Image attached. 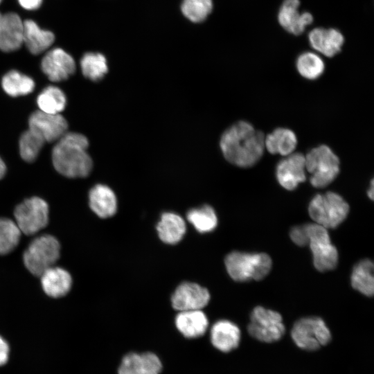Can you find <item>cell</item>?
Returning a JSON list of instances; mask_svg holds the SVG:
<instances>
[{
    "label": "cell",
    "mask_w": 374,
    "mask_h": 374,
    "mask_svg": "<svg viewBox=\"0 0 374 374\" xmlns=\"http://www.w3.org/2000/svg\"><path fill=\"white\" fill-rule=\"evenodd\" d=\"M6 172V166L3 159L0 157V179L4 177Z\"/></svg>",
    "instance_id": "obj_38"
},
{
    "label": "cell",
    "mask_w": 374,
    "mask_h": 374,
    "mask_svg": "<svg viewBox=\"0 0 374 374\" xmlns=\"http://www.w3.org/2000/svg\"><path fill=\"white\" fill-rule=\"evenodd\" d=\"M24 21L15 12H0V50L11 52L23 44Z\"/></svg>",
    "instance_id": "obj_18"
},
{
    "label": "cell",
    "mask_w": 374,
    "mask_h": 374,
    "mask_svg": "<svg viewBox=\"0 0 374 374\" xmlns=\"http://www.w3.org/2000/svg\"><path fill=\"white\" fill-rule=\"evenodd\" d=\"M45 141L35 132L30 129L25 131L20 136L19 147L22 159L26 162H33L38 157Z\"/></svg>",
    "instance_id": "obj_33"
},
{
    "label": "cell",
    "mask_w": 374,
    "mask_h": 374,
    "mask_svg": "<svg viewBox=\"0 0 374 374\" xmlns=\"http://www.w3.org/2000/svg\"><path fill=\"white\" fill-rule=\"evenodd\" d=\"M210 300L208 291L201 285L184 282L175 290L171 297L174 309L180 311L202 310Z\"/></svg>",
    "instance_id": "obj_13"
},
{
    "label": "cell",
    "mask_w": 374,
    "mask_h": 374,
    "mask_svg": "<svg viewBox=\"0 0 374 374\" xmlns=\"http://www.w3.org/2000/svg\"><path fill=\"white\" fill-rule=\"evenodd\" d=\"M299 0H284L277 15L280 26L287 32L299 35L314 21L313 15L308 12H301Z\"/></svg>",
    "instance_id": "obj_15"
},
{
    "label": "cell",
    "mask_w": 374,
    "mask_h": 374,
    "mask_svg": "<svg viewBox=\"0 0 374 374\" xmlns=\"http://www.w3.org/2000/svg\"><path fill=\"white\" fill-rule=\"evenodd\" d=\"M212 0H183L181 9L183 15L190 21L202 22L213 10Z\"/></svg>",
    "instance_id": "obj_34"
},
{
    "label": "cell",
    "mask_w": 374,
    "mask_h": 374,
    "mask_svg": "<svg viewBox=\"0 0 374 374\" xmlns=\"http://www.w3.org/2000/svg\"><path fill=\"white\" fill-rule=\"evenodd\" d=\"M188 221L199 233L211 232L217 225V217L214 209L209 205L192 208L186 214Z\"/></svg>",
    "instance_id": "obj_31"
},
{
    "label": "cell",
    "mask_w": 374,
    "mask_h": 374,
    "mask_svg": "<svg viewBox=\"0 0 374 374\" xmlns=\"http://www.w3.org/2000/svg\"><path fill=\"white\" fill-rule=\"evenodd\" d=\"M19 5L28 10H35L40 7L42 0H18Z\"/></svg>",
    "instance_id": "obj_37"
},
{
    "label": "cell",
    "mask_w": 374,
    "mask_h": 374,
    "mask_svg": "<svg viewBox=\"0 0 374 374\" xmlns=\"http://www.w3.org/2000/svg\"><path fill=\"white\" fill-rule=\"evenodd\" d=\"M21 233L15 221L0 217V255L11 252L17 246Z\"/></svg>",
    "instance_id": "obj_32"
},
{
    "label": "cell",
    "mask_w": 374,
    "mask_h": 374,
    "mask_svg": "<svg viewBox=\"0 0 374 374\" xmlns=\"http://www.w3.org/2000/svg\"><path fill=\"white\" fill-rule=\"evenodd\" d=\"M55 35L49 30L40 28L31 19L24 21L23 43L33 55H38L48 49L54 42Z\"/></svg>",
    "instance_id": "obj_23"
},
{
    "label": "cell",
    "mask_w": 374,
    "mask_h": 374,
    "mask_svg": "<svg viewBox=\"0 0 374 374\" xmlns=\"http://www.w3.org/2000/svg\"><path fill=\"white\" fill-rule=\"evenodd\" d=\"M60 244L53 235L44 234L35 238L29 244L23 255L27 269L34 276L42 273L56 262L60 257Z\"/></svg>",
    "instance_id": "obj_6"
},
{
    "label": "cell",
    "mask_w": 374,
    "mask_h": 374,
    "mask_svg": "<svg viewBox=\"0 0 374 374\" xmlns=\"http://www.w3.org/2000/svg\"><path fill=\"white\" fill-rule=\"evenodd\" d=\"M83 75L90 80L97 82L103 78L108 71L105 57L99 53H87L80 60Z\"/></svg>",
    "instance_id": "obj_30"
},
{
    "label": "cell",
    "mask_w": 374,
    "mask_h": 374,
    "mask_svg": "<svg viewBox=\"0 0 374 374\" xmlns=\"http://www.w3.org/2000/svg\"><path fill=\"white\" fill-rule=\"evenodd\" d=\"M175 325L184 337L197 338L206 332L208 321L201 310L180 311L175 318Z\"/></svg>",
    "instance_id": "obj_22"
},
{
    "label": "cell",
    "mask_w": 374,
    "mask_h": 374,
    "mask_svg": "<svg viewBox=\"0 0 374 374\" xmlns=\"http://www.w3.org/2000/svg\"><path fill=\"white\" fill-rule=\"evenodd\" d=\"M304 227L315 268L322 272L335 269L338 251L331 243L327 229L317 223L305 224Z\"/></svg>",
    "instance_id": "obj_8"
},
{
    "label": "cell",
    "mask_w": 374,
    "mask_h": 374,
    "mask_svg": "<svg viewBox=\"0 0 374 374\" xmlns=\"http://www.w3.org/2000/svg\"><path fill=\"white\" fill-rule=\"evenodd\" d=\"M264 144L265 150L270 154L285 157L294 152L297 137L290 129L278 127L265 136Z\"/></svg>",
    "instance_id": "obj_24"
},
{
    "label": "cell",
    "mask_w": 374,
    "mask_h": 374,
    "mask_svg": "<svg viewBox=\"0 0 374 374\" xmlns=\"http://www.w3.org/2000/svg\"><path fill=\"white\" fill-rule=\"evenodd\" d=\"M44 292L53 298L65 296L71 290L72 278L63 268L51 267L40 276Z\"/></svg>",
    "instance_id": "obj_21"
},
{
    "label": "cell",
    "mask_w": 374,
    "mask_h": 374,
    "mask_svg": "<svg viewBox=\"0 0 374 374\" xmlns=\"http://www.w3.org/2000/svg\"><path fill=\"white\" fill-rule=\"evenodd\" d=\"M89 204L91 211L101 218H107L117 210V199L114 192L107 186L96 184L89 193Z\"/></svg>",
    "instance_id": "obj_20"
},
{
    "label": "cell",
    "mask_w": 374,
    "mask_h": 374,
    "mask_svg": "<svg viewBox=\"0 0 374 374\" xmlns=\"http://www.w3.org/2000/svg\"><path fill=\"white\" fill-rule=\"evenodd\" d=\"M157 230L159 238L163 242L175 244L182 239L186 227L184 220L180 215L166 212L161 215Z\"/></svg>",
    "instance_id": "obj_25"
},
{
    "label": "cell",
    "mask_w": 374,
    "mask_h": 374,
    "mask_svg": "<svg viewBox=\"0 0 374 374\" xmlns=\"http://www.w3.org/2000/svg\"><path fill=\"white\" fill-rule=\"evenodd\" d=\"M1 1H2V0H0V3H1Z\"/></svg>",
    "instance_id": "obj_40"
},
{
    "label": "cell",
    "mask_w": 374,
    "mask_h": 374,
    "mask_svg": "<svg viewBox=\"0 0 374 374\" xmlns=\"http://www.w3.org/2000/svg\"><path fill=\"white\" fill-rule=\"evenodd\" d=\"M210 338L215 348L223 353H229L239 346L241 332L238 326L232 321L220 320L211 327Z\"/></svg>",
    "instance_id": "obj_19"
},
{
    "label": "cell",
    "mask_w": 374,
    "mask_h": 374,
    "mask_svg": "<svg viewBox=\"0 0 374 374\" xmlns=\"http://www.w3.org/2000/svg\"><path fill=\"white\" fill-rule=\"evenodd\" d=\"M265 135L249 122L239 121L221 136L220 147L224 158L231 164L249 168L254 166L265 151Z\"/></svg>",
    "instance_id": "obj_1"
},
{
    "label": "cell",
    "mask_w": 374,
    "mask_h": 374,
    "mask_svg": "<svg viewBox=\"0 0 374 374\" xmlns=\"http://www.w3.org/2000/svg\"><path fill=\"white\" fill-rule=\"evenodd\" d=\"M29 129L37 133L45 142L58 141L66 132L68 123L60 114H49L41 110L31 114L28 118Z\"/></svg>",
    "instance_id": "obj_11"
},
{
    "label": "cell",
    "mask_w": 374,
    "mask_h": 374,
    "mask_svg": "<svg viewBox=\"0 0 374 374\" xmlns=\"http://www.w3.org/2000/svg\"><path fill=\"white\" fill-rule=\"evenodd\" d=\"M305 168L310 182L315 188H324L331 184L340 171L339 157L326 145L310 150L305 155Z\"/></svg>",
    "instance_id": "obj_4"
},
{
    "label": "cell",
    "mask_w": 374,
    "mask_h": 374,
    "mask_svg": "<svg viewBox=\"0 0 374 374\" xmlns=\"http://www.w3.org/2000/svg\"><path fill=\"white\" fill-rule=\"evenodd\" d=\"M39 110L49 114H60L65 108L66 98L62 89L55 86L44 88L37 98Z\"/></svg>",
    "instance_id": "obj_28"
},
{
    "label": "cell",
    "mask_w": 374,
    "mask_h": 374,
    "mask_svg": "<svg viewBox=\"0 0 374 374\" xmlns=\"http://www.w3.org/2000/svg\"><path fill=\"white\" fill-rule=\"evenodd\" d=\"M308 212L315 223L335 229L346 218L349 205L341 195L329 191L316 195L309 204Z\"/></svg>",
    "instance_id": "obj_5"
},
{
    "label": "cell",
    "mask_w": 374,
    "mask_h": 374,
    "mask_svg": "<svg viewBox=\"0 0 374 374\" xmlns=\"http://www.w3.org/2000/svg\"><path fill=\"white\" fill-rule=\"evenodd\" d=\"M292 240L297 245H308V240L304 224L293 227L290 233Z\"/></svg>",
    "instance_id": "obj_35"
},
{
    "label": "cell",
    "mask_w": 374,
    "mask_h": 374,
    "mask_svg": "<svg viewBox=\"0 0 374 374\" xmlns=\"http://www.w3.org/2000/svg\"><path fill=\"white\" fill-rule=\"evenodd\" d=\"M374 186H373V180L372 179L370 184V186L368 188V190H367V194L368 197L373 200V195H374Z\"/></svg>",
    "instance_id": "obj_39"
},
{
    "label": "cell",
    "mask_w": 374,
    "mask_h": 374,
    "mask_svg": "<svg viewBox=\"0 0 374 374\" xmlns=\"http://www.w3.org/2000/svg\"><path fill=\"white\" fill-rule=\"evenodd\" d=\"M291 337L299 348L308 351L319 350L327 345L332 338L325 321L318 317L297 320L292 328Z\"/></svg>",
    "instance_id": "obj_7"
},
{
    "label": "cell",
    "mask_w": 374,
    "mask_h": 374,
    "mask_svg": "<svg viewBox=\"0 0 374 374\" xmlns=\"http://www.w3.org/2000/svg\"><path fill=\"white\" fill-rule=\"evenodd\" d=\"M1 86L8 95L17 97L31 93L35 84L30 77L18 71L12 70L3 76Z\"/></svg>",
    "instance_id": "obj_27"
},
{
    "label": "cell",
    "mask_w": 374,
    "mask_h": 374,
    "mask_svg": "<svg viewBox=\"0 0 374 374\" xmlns=\"http://www.w3.org/2000/svg\"><path fill=\"white\" fill-rule=\"evenodd\" d=\"M296 66L303 78L310 80L319 78L325 70V63L321 57L312 51L300 54L296 59Z\"/></svg>",
    "instance_id": "obj_29"
},
{
    "label": "cell",
    "mask_w": 374,
    "mask_h": 374,
    "mask_svg": "<svg viewBox=\"0 0 374 374\" xmlns=\"http://www.w3.org/2000/svg\"><path fill=\"white\" fill-rule=\"evenodd\" d=\"M48 205L43 199L32 197L18 204L14 211L15 222L21 233L34 235L48 222Z\"/></svg>",
    "instance_id": "obj_10"
},
{
    "label": "cell",
    "mask_w": 374,
    "mask_h": 374,
    "mask_svg": "<svg viewBox=\"0 0 374 374\" xmlns=\"http://www.w3.org/2000/svg\"><path fill=\"white\" fill-rule=\"evenodd\" d=\"M226 271L235 281L259 280L270 271L272 261L265 253L233 251L224 260Z\"/></svg>",
    "instance_id": "obj_3"
},
{
    "label": "cell",
    "mask_w": 374,
    "mask_h": 374,
    "mask_svg": "<svg viewBox=\"0 0 374 374\" xmlns=\"http://www.w3.org/2000/svg\"><path fill=\"white\" fill-rule=\"evenodd\" d=\"M10 355V346L7 341L0 336V366L5 365Z\"/></svg>",
    "instance_id": "obj_36"
},
{
    "label": "cell",
    "mask_w": 374,
    "mask_h": 374,
    "mask_svg": "<svg viewBox=\"0 0 374 374\" xmlns=\"http://www.w3.org/2000/svg\"><path fill=\"white\" fill-rule=\"evenodd\" d=\"M344 37L337 29L317 27L308 33V42L317 53L332 57L338 54L344 44Z\"/></svg>",
    "instance_id": "obj_17"
},
{
    "label": "cell",
    "mask_w": 374,
    "mask_h": 374,
    "mask_svg": "<svg viewBox=\"0 0 374 374\" xmlns=\"http://www.w3.org/2000/svg\"><path fill=\"white\" fill-rule=\"evenodd\" d=\"M162 364L152 352H131L124 355L118 367V374H160Z\"/></svg>",
    "instance_id": "obj_16"
},
{
    "label": "cell",
    "mask_w": 374,
    "mask_h": 374,
    "mask_svg": "<svg viewBox=\"0 0 374 374\" xmlns=\"http://www.w3.org/2000/svg\"><path fill=\"white\" fill-rule=\"evenodd\" d=\"M247 330L253 338L260 341L273 343L283 337L285 328L278 312L257 306L251 314Z\"/></svg>",
    "instance_id": "obj_9"
},
{
    "label": "cell",
    "mask_w": 374,
    "mask_h": 374,
    "mask_svg": "<svg viewBox=\"0 0 374 374\" xmlns=\"http://www.w3.org/2000/svg\"><path fill=\"white\" fill-rule=\"evenodd\" d=\"M306 172L305 155L294 152L278 163L276 177L283 188L292 190L305 181Z\"/></svg>",
    "instance_id": "obj_12"
},
{
    "label": "cell",
    "mask_w": 374,
    "mask_h": 374,
    "mask_svg": "<svg viewBox=\"0 0 374 374\" xmlns=\"http://www.w3.org/2000/svg\"><path fill=\"white\" fill-rule=\"evenodd\" d=\"M351 285L354 289L367 296L374 292L373 263L371 260L359 261L354 267L351 274Z\"/></svg>",
    "instance_id": "obj_26"
},
{
    "label": "cell",
    "mask_w": 374,
    "mask_h": 374,
    "mask_svg": "<svg viewBox=\"0 0 374 374\" xmlns=\"http://www.w3.org/2000/svg\"><path fill=\"white\" fill-rule=\"evenodd\" d=\"M41 69L51 81L60 82L68 79L75 73V62L64 50L55 48L44 56Z\"/></svg>",
    "instance_id": "obj_14"
},
{
    "label": "cell",
    "mask_w": 374,
    "mask_h": 374,
    "mask_svg": "<svg viewBox=\"0 0 374 374\" xmlns=\"http://www.w3.org/2000/svg\"><path fill=\"white\" fill-rule=\"evenodd\" d=\"M88 146V139L83 134L66 132L52 150V162L57 172L69 178L88 176L93 167Z\"/></svg>",
    "instance_id": "obj_2"
}]
</instances>
